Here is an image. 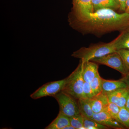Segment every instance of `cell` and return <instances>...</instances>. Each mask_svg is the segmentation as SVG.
<instances>
[{
  "mask_svg": "<svg viewBox=\"0 0 129 129\" xmlns=\"http://www.w3.org/2000/svg\"><path fill=\"white\" fill-rule=\"evenodd\" d=\"M129 25V13H118L111 8H103L89 14L72 25L82 32L102 34L125 28Z\"/></svg>",
  "mask_w": 129,
  "mask_h": 129,
  "instance_id": "6da1fadb",
  "label": "cell"
},
{
  "mask_svg": "<svg viewBox=\"0 0 129 129\" xmlns=\"http://www.w3.org/2000/svg\"><path fill=\"white\" fill-rule=\"evenodd\" d=\"M118 36L114 40L107 44H99L88 48L81 47L72 54V56L79 58L82 61H91L92 59L103 56L117 51Z\"/></svg>",
  "mask_w": 129,
  "mask_h": 129,
  "instance_id": "7a4b0ae2",
  "label": "cell"
},
{
  "mask_svg": "<svg viewBox=\"0 0 129 129\" xmlns=\"http://www.w3.org/2000/svg\"><path fill=\"white\" fill-rule=\"evenodd\" d=\"M82 61L76 69L66 78V81L62 91L72 96L76 100L82 98L84 81L82 76Z\"/></svg>",
  "mask_w": 129,
  "mask_h": 129,
  "instance_id": "3957f363",
  "label": "cell"
},
{
  "mask_svg": "<svg viewBox=\"0 0 129 129\" xmlns=\"http://www.w3.org/2000/svg\"><path fill=\"white\" fill-rule=\"evenodd\" d=\"M73 5L72 12L69 16L71 26L94 12L92 0H73Z\"/></svg>",
  "mask_w": 129,
  "mask_h": 129,
  "instance_id": "277c9868",
  "label": "cell"
},
{
  "mask_svg": "<svg viewBox=\"0 0 129 129\" xmlns=\"http://www.w3.org/2000/svg\"><path fill=\"white\" fill-rule=\"evenodd\" d=\"M59 106V112L69 117L80 113L77 100L70 95L61 91L53 96Z\"/></svg>",
  "mask_w": 129,
  "mask_h": 129,
  "instance_id": "5b68a950",
  "label": "cell"
},
{
  "mask_svg": "<svg viewBox=\"0 0 129 129\" xmlns=\"http://www.w3.org/2000/svg\"><path fill=\"white\" fill-rule=\"evenodd\" d=\"M65 81L66 78L47 83L32 93L30 97L36 100L44 97H53L62 91Z\"/></svg>",
  "mask_w": 129,
  "mask_h": 129,
  "instance_id": "8992f818",
  "label": "cell"
},
{
  "mask_svg": "<svg viewBox=\"0 0 129 129\" xmlns=\"http://www.w3.org/2000/svg\"><path fill=\"white\" fill-rule=\"evenodd\" d=\"M91 61L108 66L120 72L122 75L126 74L128 72L122 58L117 51L94 58Z\"/></svg>",
  "mask_w": 129,
  "mask_h": 129,
  "instance_id": "52a82bcc",
  "label": "cell"
},
{
  "mask_svg": "<svg viewBox=\"0 0 129 129\" xmlns=\"http://www.w3.org/2000/svg\"><path fill=\"white\" fill-rule=\"evenodd\" d=\"M92 119L109 128L123 129L125 127L117 120L112 117L107 112L103 111L98 113H94Z\"/></svg>",
  "mask_w": 129,
  "mask_h": 129,
  "instance_id": "ba28073f",
  "label": "cell"
},
{
  "mask_svg": "<svg viewBox=\"0 0 129 129\" xmlns=\"http://www.w3.org/2000/svg\"><path fill=\"white\" fill-rule=\"evenodd\" d=\"M109 102H112L120 108L125 107L129 95V88H121L107 93Z\"/></svg>",
  "mask_w": 129,
  "mask_h": 129,
  "instance_id": "9c48e42d",
  "label": "cell"
},
{
  "mask_svg": "<svg viewBox=\"0 0 129 129\" xmlns=\"http://www.w3.org/2000/svg\"><path fill=\"white\" fill-rule=\"evenodd\" d=\"M88 100L94 113L103 111L109 103L107 94L102 92Z\"/></svg>",
  "mask_w": 129,
  "mask_h": 129,
  "instance_id": "30bf717a",
  "label": "cell"
},
{
  "mask_svg": "<svg viewBox=\"0 0 129 129\" xmlns=\"http://www.w3.org/2000/svg\"><path fill=\"white\" fill-rule=\"evenodd\" d=\"M81 61L83 63L82 74L83 79L84 82L90 83L98 73V65L91 61Z\"/></svg>",
  "mask_w": 129,
  "mask_h": 129,
  "instance_id": "8fae6325",
  "label": "cell"
},
{
  "mask_svg": "<svg viewBox=\"0 0 129 129\" xmlns=\"http://www.w3.org/2000/svg\"><path fill=\"white\" fill-rule=\"evenodd\" d=\"M128 88L125 83L120 80H118L102 79V92L109 93L121 88Z\"/></svg>",
  "mask_w": 129,
  "mask_h": 129,
  "instance_id": "7c38bea8",
  "label": "cell"
},
{
  "mask_svg": "<svg viewBox=\"0 0 129 129\" xmlns=\"http://www.w3.org/2000/svg\"><path fill=\"white\" fill-rule=\"evenodd\" d=\"M70 124L69 118L62 113L59 112L56 118L45 129H63L67 125Z\"/></svg>",
  "mask_w": 129,
  "mask_h": 129,
  "instance_id": "4fadbf2b",
  "label": "cell"
},
{
  "mask_svg": "<svg viewBox=\"0 0 129 129\" xmlns=\"http://www.w3.org/2000/svg\"><path fill=\"white\" fill-rule=\"evenodd\" d=\"M94 12L103 8L117 9L120 8L117 0H92Z\"/></svg>",
  "mask_w": 129,
  "mask_h": 129,
  "instance_id": "5bb4252c",
  "label": "cell"
},
{
  "mask_svg": "<svg viewBox=\"0 0 129 129\" xmlns=\"http://www.w3.org/2000/svg\"><path fill=\"white\" fill-rule=\"evenodd\" d=\"M80 113L84 117L92 119L94 112L92 111L89 100L80 98L77 100Z\"/></svg>",
  "mask_w": 129,
  "mask_h": 129,
  "instance_id": "9a60e30c",
  "label": "cell"
},
{
  "mask_svg": "<svg viewBox=\"0 0 129 129\" xmlns=\"http://www.w3.org/2000/svg\"><path fill=\"white\" fill-rule=\"evenodd\" d=\"M117 50L126 49L129 50V29L123 31L119 35Z\"/></svg>",
  "mask_w": 129,
  "mask_h": 129,
  "instance_id": "2e32d148",
  "label": "cell"
},
{
  "mask_svg": "<svg viewBox=\"0 0 129 129\" xmlns=\"http://www.w3.org/2000/svg\"><path fill=\"white\" fill-rule=\"evenodd\" d=\"M118 121L125 128L129 129V109L125 107L121 108L118 115Z\"/></svg>",
  "mask_w": 129,
  "mask_h": 129,
  "instance_id": "e0dca14e",
  "label": "cell"
},
{
  "mask_svg": "<svg viewBox=\"0 0 129 129\" xmlns=\"http://www.w3.org/2000/svg\"><path fill=\"white\" fill-rule=\"evenodd\" d=\"M102 78L100 76L98 72L96 76L90 83L91 88L95 95L102 92Z\"/></svg>",
  "mask_w": 129,
  "mask_h": 129,
  "instance_id": "ac0fdd59",
  "label": "cell"
},
{
  "mask_svg": "<svg viewBox=\"0 0 129 129\" xmlns=\"http://www.w3.org/2000/svg\"><path fill=\"white\" fill-rule=\"evenodd\" d=\"M70 124L75 129H86L84 127V117L81 114L69 117Z\"/></svg>",
  "mask_w": 129,
  "mask_h": 129,
  "instance_id": "d6986e66",
  "label": "cell"
},
{
  "mask_svg": "<svg viewBox=\"0 0 129 129\" xmlns=\"http://www.w3.org/2000/svg\"><path fill=\"white\" fill-rule=\"evenodd\" d=\"M121 108L112 102H109L103 111H106L112 117L118 120V115Z\"/></svg>",
  "mask_w": 129,
  "mask_h": 129,
  "instance_id": "ffe728a7",
  "label": "cell"
},
{
  "mask_svg": "<svg viewBox=\"0 0 129 129\" xmlns=\"http://www.w3.org/2000/svg\"><path fill=\"white\" fill-rule=\"evenodd\" d=\"M84 127L86 129H107L109 128L92 119L84 117Z\"/></svg>",
  "mask_w": 129,
  "mask_h": 129,
  "instance_id": "44dd1931",
  "label": "cell"
},
{
  "mask_svg": "<svg viewBox=\"0 0 129 129\" xmlns=\"http://www.w3.org/2000/svg\"><path fill=\"white\" fill-rule=\"evenodd\" d=\"M94 96L95 95L92 92L90 83L84 82L83 86L82 98L89 99Z\"/></svg>",
  "mask_w": 129,
  "mask_h": 129,
  "instance_id": "7402d4cb",
  "label": "cell"
},
{
  "mask_svg": "<svg viewBox=\"0 0 129 129\" xmlns=\"http://www.w3.org/2000/svg\"><path fill=\"white\" fill-rule=\"evenodd\" d=\"M122 58L125 69L129 71V50L121 49L117 51Z\"/></svg>",
  "mask_w": 129,
  "mask_h": 129,
  "instance_id": "603a6c76",
  "label": "cell"
},
{
  "mask_svg": "<svg viewBox=\"0 0 129 129\" xmlns=\"http://www.w3.org/2000/svg\"><path fill=\"white\" fill-rule=\"evenodd\" d=\"M119 80L125 83L127 87L129 88V71L126 74L123 75V77Z\"/></svg>",
  "mask_w": 129,
  "mask_h": 129,
  "instance_id": "cb8c5ba5",
  "label": "cell"
},
{
  "mask_svg": "<svg viewBox=\"0 0 129 129\" xmlns=\"http://www.w3.org/2000/svg\"><path fill=\"white\" fill-rule=\"evenodd\" d=\"M127 0H117L119 3L120 6V9L122 11H125V3Z\"/></svg>",
  "mask_w": 129,
  "mask_h": 129,
  "instance_id": "d4e9b609",
  "label": "cell"
},
{
  "mask_svg": "<svg viewBox=\"0 0 129 129\" xmlns=\"http://www.w3.org/2000/svg\"><path fill=\"white\" fill-rule=\"evenodd\" d=\"M125 12L129 13V0H127L125 3Z\"/></svg>",
  "mask_w": 129,
  "mask_h": 129,
  "instance_id": "484cf974",
  "label": "cell"
},
{
  "mask_svg": "<svg viewBox=\"0 0 129 129\" xmlns=\"http://www.w3.org/2000/svg\"><path fill=\"white\" fill-rule=\"evenodd\" d=\"M63 129H75L74 127L72 126L71 125H67L65 127L63 128Z\"/></svg>",
  "mask_w": 129,
  "mask_h": 129,
  "instance_id": "4316f807",
  "label": "cell"
},
{
  "mask_svg": "<svg viewBox=\"0 0 129 129\" xmlns=\"http://www.w3.org/2000/svg\"><path fill=\"white\" fill-rule=\"evenodd\" d=\"M125 107L129 109V95L127 99V102H126V105H125Z\"/></svg>",
  "mask_w": 129,
  "mask_h": 129,
  "instance_id": "83f0119b",
  "label": "cell"
}]
</instances>
